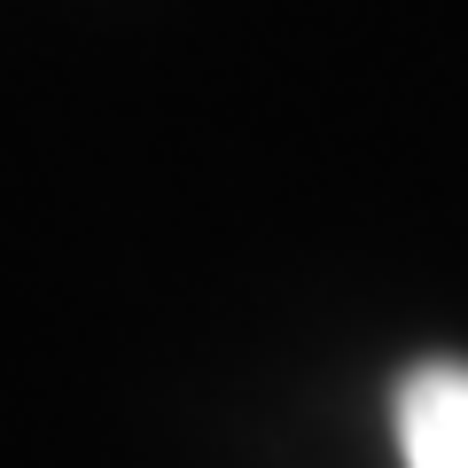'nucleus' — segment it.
<instances>
[{
    "instance_id": "1",
    "label": "nucleus",
    "mask_w": 468,
    "mask_h": 468,
    "mask_svg": "<svg viewBox=\"0 0 468 468\" xmlns=\"http://www.w3.org/2000/svg\"><path fill=\"white\" fill-rule=\"evenodd\" d=\"M399 452L406 468H468V367L430 359L399 383Z\"/></svg>"
}]
</instances>
